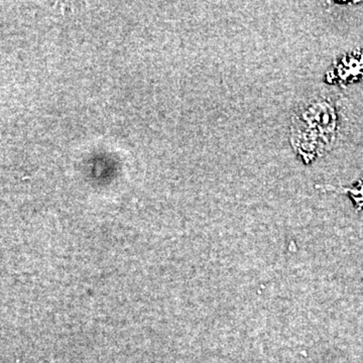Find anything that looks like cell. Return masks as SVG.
Returning <instances> with one entry per match:
<instances>
[{"label": "cell", "mask_w": 363, "mask_h": 363, "mask_svg": "<svg viewBox=\"0 0 363 363\" xmlns=\"http://www.w3.org/2000/svg\"><path fill=\"white\" fill-rule=\"evenodd\" d=\"M341 100L321 97L303 104L292 117L291 143L309 164L330 150L341 123Z\"/></svg>", "instance_id": "cell-1"}, {"label": "cell", "mask_w": 363, "mask_h": 363, "mask_svg": "<svg viewBox=\"0 0 363 363\" xmlns=\"http://www.w3.org/2000/svg\"><path fill=\"white\" fill-rule=\"evenodd\" d=\"M328 75L332 76L327 78L329 82L334 79L342 84H347L363 78V51L343 57L339 63H335L333 70L327 74V76Z\"/></svg>", "instance_id": "cell-2"}, {"label": "cell", "mask_w": 363, "mask_h": 363, "mask_svg": "<svg viewBox=\"0 0 363 363\" xmlns=\"http://www.w3.org/2000/svg\"><path fill=\"white\" fill-rule=\"evenodd\" d=\"M317 188L320 189H326V190H333L337 191V192L347 193L350 194L352 199L354 200L355 203H357V206L358 209H362L363 208V181L359 182L357 186L355 187L351 188H343V189H336L331 187V186H317Z\"/></svg>", "instance_id": "cell-3"}]
</instances>
